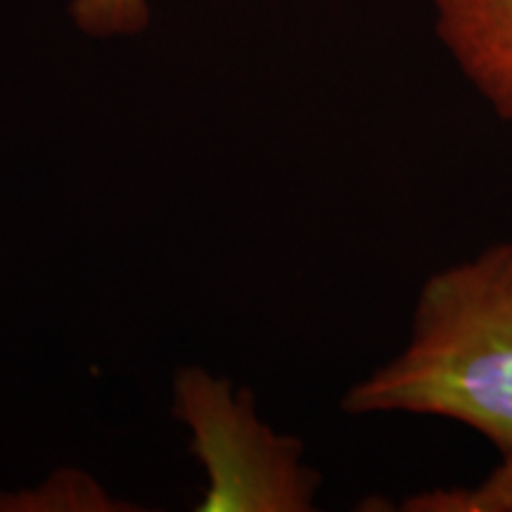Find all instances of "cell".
<instances>
[{
    "mask_svg": "<svg viewBox=\"0 0 512 512\" xmlns=\"http://www.w3.org/2000/svg\"><path fill=\"white\" fill-rule=\"evenodd\" d=\"M342 408L451 420L512 456V240L432 273L408 344L356 382Z\"/></svg>",
    "mask_w": 512,
    "mask_h": 512,
    "instance_id": "obj_1",
    "label": "cell"
},
{
    "mask_svg": "<svg viewBox=\"0 0 512 512\" xmlns=\"http://www.w3.org/2000/svg\"><path fill=\"white\" fill-rule=\"evenodd\" d=\"M176 418L209 477L202 512H309L320 477L302 463V441L256 418L254 396L202 368L176 375Z\"/></svg>",
    "mask_w": 512,
    "mask_h": 512,
    "instance_id": "obj_2",
    "label": "cell"
},
{
    "mask_svg": "<svg viewBox=\"0 0 512 512\" xmlns=\"http://www.w3.org/2000/svg\"><path fill=\"white\" fill-rule=\"evenodd\" d=\"M432 8L448 55L512 128V0H432Z\"/></svg>",
    "mask_w": 512,
    "mask_h": 512,
    "instance_id": "obj_3",
    "label": "cell"
},
{
    "mask_svg": "<svg viewBox=\"0 0 512 512\" xmlns=\"http://www.w3.org/2000/svg\"><path fill=\"white\" fill-rule=\"evenodd\" d=\"M406 512H512V456H501L477 484L439 486L406 498Z\"/></svg>",
    "mask_w": 512,
    "mask_h": 512,
    "instance_id": "obj_4",
    "label": "cell"
},
{
    "mask_svg": "<svg viewBox=\"0 0 512 512\" xmlns=\"http://www.w3.org/2000/svg\"><path fill=\"white\" fill-rule=\"evenodd\" d=\"M72 17L88 36H133L150 22L147 0H74Z\"/></svg>",
    "mask_w": 512,
    "mask_h": 512,
    "instance_id": "obj_5",
    "label": "cell"
},
{
    "mask_svg": "<svg viewBox=\"0 0 512 512\" xmlns=\"http://www.w3.org/2000/svg\"><path fill=\"white\" fill-rule=\"evenodd\" d=\"M69 472H57L53 482H46L34 491H15V494H0V512H27V510H67V503H83L86 508L98 510L91 503L102 505V510L110 508L107 496L91 482L86 475L67 494Z\"/></svg>",
    "mask_w": 512,
    "mask_h": 512,
    "instance_id": "obj_6",
    "label": "cell"
}]
</instances>
